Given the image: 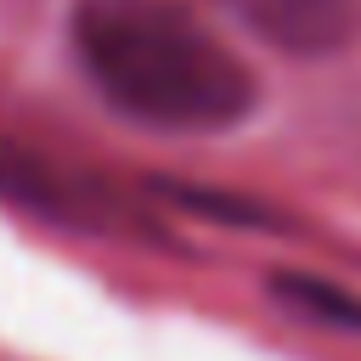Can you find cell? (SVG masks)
Segmentation results:
<instances>
[{
  "instance_id": "obj_2",
  "label": "cell",
  "mask_w": 361,
  "mask_h": 361,
  "mask_svg": "<svg viewBox=\"0 0 361 361\" xmlns=\"http://www.w3.org/2000/svg\"><path fill=\"white\" fill-rule=\"evenodd\" d=\"M0 203L56 220V226H107V214H113V197L90 175H73L68 164H56L11 135H0Z\"/></svg>"
},
{
  "instance_id": "obj_1",
  "label": "cell",
  "mask_w": 361,
  "mask_h": 361,
  "mask_svg": "<svg viewBox=\"0 0 361 361\" xmlns=\"http://www.w3.org/2000/svg\"><path fill=\"white\" fill-rule=\"evenodd\" d=\"M73 51L124 118L169 135L231 130L259 96L248 62L180 0H79Z\"/></svg>"
},
{
  "instance_id": "obj_3",
  "label": "cell",
  "mask_w": 361,
  "mask_h": 361,
  "mask_svg": "<svg viewBox=\"0 0 361 361\" xmlns=\"http://www.w3.org/2000/svg\"><path fill=\"white\" fill-rule=\"evenodd\" d=\"M259 39L293 56L344 51L361 34V0H226Z\"/></svg>"
},
{
  "instance_id": "obj_4",
  "label": "cell",
  "mask_w": 361,
  "mask_h": 361,
  "mask_svg": "<svg viewBox=\"0 0 361 361\" xmlns=\"http://www.w3.org/2000/svg\"><path fill=\"white\" fill-rule=\"evenodd\" d=\"M271 299H282L288 310H299L305 322L316 327H333V333H361V293L316 276V271H271L265 276Z\"/></svg>"
},
{
  "instance_id": "obj_5",
  "label": "cell",
  "mask_w": 361,
  "mask_h": 361,
  "mask_svg": "<svg viewBox=\"0 0 361 361\" xmlns=\"http://www.w3.org/2000/svg\"><path fill=\"white\" fill-rule=\"evenodd\" d=\"M175 203L197 209V214H214V220H231V226H271L276 214L271 209H237L243 197H214V192H197V186H164Z\"/></svg>"
}]
</instances>
